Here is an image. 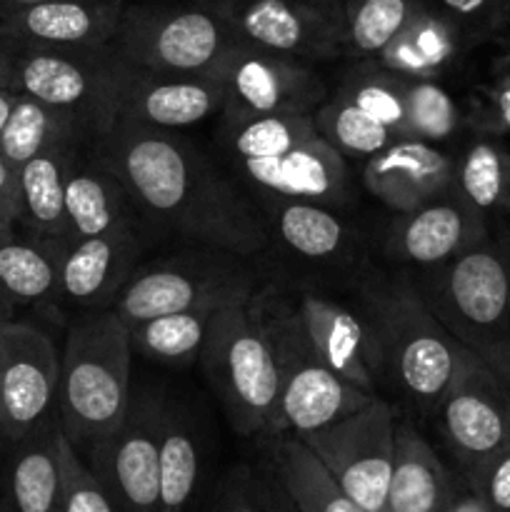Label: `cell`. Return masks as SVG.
Wrapping results in <instances>:
<instances>
[{
    "label": "cell",
    "instance_id": "60d3db41",
    "mask_svg": "<svg viewBox=\"0 0 510 512\" xmlns=\"http://www.w3.org/2000/svg\"><path fill=\"white\" fill-rule=\"evenodd\" d=\"M113 500L80 455L73 440L58 425V512H110Z\"/></svg>",
    "mask_w": 510,
    "mask_h": 512
},
{
    "label": "cell",
    "instance_id": "484cf974",
    "mask_svg": "<svg viewBox=\"0 0 510 512\" xmlns=\"http://www.w3.org/2000/svg\"><path fill=\"white\" fill-rule=\"evenodd\" d=\"M80 140L50 145L18 168V223L28 238L63 258L73 245L68 213H65V170L70 153Z\"/></svg>",
    "mask_w": 510,
    "mask_h": 512
},
{
    "label": "cell",
    "instance_id": "83f0119b",
    "mask_svg": "<svg viewBox=\"0 0 510 512\" xmlns=\"http://www.w3.org/2000/svg\"><path fill=\"white\" fill-rule=\"evenodd\" d=\"M263 220L290 253L315 263L345 258L355 245V230L330 205L265 200Z\"/></svg>",
    "mask_w": 510,
    "mask_h": 512
},
{
    "label": "cell",
    "instance_id": "8d00e7d4",
    "mask_svg": "<svg viewBox=\"0 0 510 512\" xmlns=\"http://www.w3.org/2000/svg\"><path fill=\"white\" fill-rule=\"evenodd\" d=\"M405 80L378 60H360L343 75L333 95L398 133L403 125Z\"/></svg>",
    "mask_w": 510,
    "mask_h": 512
},
{
    "label": "cell",
    "instance_id": "7402d4cb",
    "mask_svg": "<svg viewBox=\"0 0 510 512\" xmlns=\"http://www.w3.org/2000/svg\"><path fill=\"white\" fill-rule=\"evenodd\" d=\"M223 85L215 75H155L125 70L118 120L158 130H180L223 113Z\"/></svg>",
    "mask_w": 510,
    "mask_h": 512
},
{
    "label": "cell",
    "instance_id": "cb8c5ba5",
    "mask_svg": "<svg viewBox=\"0 0 510 512\" xmlns=\"http://www.w3.org/2000/svg\"><path fill=\"white\" fill-rule=\"evenodd\" d=\"M465 480L450 473L410 420L395 425V453L385 512H448Z\"/></svg>",
    "mask_w": 510,
    "mask_h": 512
},
{
    "label": "cell",
    "instance_id": "f1b7e54d",
    "mask_svg": "<svg viewBox=\"0 0 510 512\" xmlns=\"http://www.w3.org/2000/svg\"><path fill=\"white\" fill-rule=\"evenodd\" d=\"M453 195L485 220L510 213V145L483 133L455 160Z\"/></svg>",
    "mask_w": 510,
    "mask_h": 512
},
{
    "label": "cell",
    "instance_id": "1f68e13d",
    "mask_svg": "<svg viewBox=\"0 0 510 512\" xmlns=\"http://www.w3.org/2000/svg\"><path fill=\"white\" fill-rule=\"evenodd\" d=\"M60 255L0 223V293L10 303H40L60 293Z\"/></svg>",
    "mask_w": 510,
    "mask_h": 512
},
{
    "label": "cell",
    "instance_id": "74e56055",
    "mask_svg": "<svg viewBox=\"0 0 510 512\" xmlns=\"http://www.w3.org/2000/svg\"><path fill=\"white\" fill-rule=\"evenodd\" d=\"M403 100V125L398 130V138L440 145L455 138L463 128V108L438 80H405Z\"/></svg>",
    "mask_w": 510,
    "mask_h": 512
},
{
    "label": "cell",
    "instance_id": "f546056e",
    "mask_svg": "<svg viewBox=\"0 0 510 512\" xmlns=\"http://www.w3.org/2000/svg\"><path fill=\"white\" fill-rule=\"evenodd\" d=\"M78 138H98V135L75 115L20 93L8 123L0 130V155L18 170L50 145Z\"/></svg>",
    "mask_w": 510,
    "mask_h": 512
},
{
    "label": "cell",
    "instance_id": "6da1fadb",
    "mask_svg": "<svg viewBox=\"0 0 510 512\" xmlns=\"http://www.w3.org/2000/svg\"><path fill=\"white\" fill-rule=\"evenodd\" d=\"M140 218L198 248L240 258L270 243L263 215L175 130L118 120L103 138Z\"/></svg>",
    "mask_w": 510,
    "mask_h": 512
},
{
    "label": "cell",
    "instance_id": "9a60e30c",
    "mask_svg": "<svg viewBox=\"0 0 510 512\" xmlns=\"http://www.w3.org/2000/svg\"><path fill=\"white\" fill-rule=\"evenodd\" d=\"M60 358L43 330L0 323V435L23 440L43 428L58 403Z\"/></svg>",
    "mask_w": 510,
    "mask_h": 512
},
{
    "label": "cell",
    "instance_id": "d6986e66",
    "mask_svg": "<svg viewBox=\"0 0 510 512\" xmlns=\"http://www.w3.org/2000/svg\"><path fill=\"white\" fill-rule=\"evenodd\" d=\"M65 213L70 238L83 240L128 223H140V213L120 180L103 138H85L73 148L65 170Z\"/></svg>",
    "mask_w": 510,
    "mask_h": 512
},
{
    "label": "cell",
    "instance_id": "db71d44e",
    "mask_svg": "<svg viewBox=\"0 0 510 512\" xmlns=\"http://www.w3.org/2000/svg\"><path fill=\"white\" fill-rule=\"evenodd\" d=\"M508 48H510V45H508Z\"/></svg>",
    "mask_w": 510,
    "mask_h": 512
},
{
    "label": "cell",
    "instance_id": "e575fe53",
    "mask_svg": "<svg viewBox=\"0 0 510 512\" xmlns=\"http://www.w3.org/2000/svg\"><path fill=\"white\" fill-rule=\"evenodd\" d=\"M200 480V453L175 405L163 403L160 420V510H183Z\"/></svg>",
    "mask_w": 510,
    "mask_h": 512
},
{
    "label": "cell",
    "instance_id": "8992f818",
    "mask_svg": "<svg viewBox=\"0 0 510 512\" xmlns=\"http://www.w3.org/2000/svg\"><path fill=\"white\" fill-rule=\"evenodd\" d=\"M253 290L233 295L215 310L198 355L230 428L243 438L270 435L280 398L273 348L250 308Z\"/></svg>",
    "mask_w": 510,
    "mask_h": 512
},
{
    "label": "cell",
    "instance_id": "4fadbf2b",
    "mask_svg": "<svg viewBox=\"0 0 510 512\" xmlns=\"http://www.w3.org/2000/svg\"><path fill=\"white\" fill-rule=\"evenodd\" d=\"M435 410L445 443L460 465V478L473 475L510 443V383L473 350Z\"/></svg>",
    "mask_w": 510,
    "mask_h": 512
},
{
    "label": "cell",
    "instance_id": "44dd1931",
    "mask_svg": "<svg viewBox=\"0 0 510 512\" xmlns=\"http://www.w3.org/2000/svg\"><path fill=\"white\" fill-rule=\"evenodd\" d=\"M128 0H45L0 8V33L38 48H103L113 43Z\"/></svg>",
    "mask_w": 510,
    "mask_h": 512
},
{
    "label": "cell",
    "instance_id": "8fae6325",
    "mask_svg": "<svg viewBox=\"0 0 510 512\" xmlns=\"http://www.w3.org/2000/svg\"><path fill=\"white\" fill-rule=\"evenodd\" d=\"M395 408L375 395L368 405L300 438L325 460L360 512H385L395 453Z\"/></svg>",
    "mask_w": 510,
    "mask_h": 512
},
{
    "label": "cell",
    "instance_id": "2e32d148",
    "mask_svg": "<svg viewBox=\"0 0 510 512\" xmlns=\"http://www.w3.org/2000/svg\"><path fill=\"white\" fill-rule=\"evenodd\" d=\"M280 290L320 358L340 378L375 393L378 375H375L373 343L358 308L340 303L338 298L313 285L288 283L280 285Z\"/></svg>",
    "mask_w": 510,
    "mask_h": 512
},
{
    "label": "cell",
    "instance_id": "f35d334b",
    "mask_svg": "<svg viewBox=\"0 0 510 512\" xmlns=\"http://www.w3.org/2000/svg\"><path fill=\"white\" fill-rule=\"evenodd\" d=\"M313 118L320 138L328 140L345 160H368L370 155L380 153L385 145L398 138V133L390 130L388 125L368 118V115L355 110L345 100L335 98V95L325 98L315 108Z\"/></svg>",
    "mask_w": 510,
    "mask_h": 512
},
{
    "label": "cell",
    "instance_id": "ee69618b",
    "mask_svg": "<svg viewBox=\"0 0 510 512\" xmlns=\"http://www.w3.org/2000/svg\"><path fill=\"white\" fill-rule=\"evenodd\" d=\"M463 480L488 500L493 512L510 510V443Z\"/></svg>",
    "mask_w": 510,
    "mask_h": 512
},
{
    "label": "cell",
    "instance_id": "7dc6e473",
    "mask_svg": "<svg viewBox=\"0 0 510 512\" xmlns=\"http://www.w3.org/2000/svg\"><path fill=\"white\" fill-rule=\"evenodd\" d=\"M20 93H15V90L10 88H0V130H3V125L8 123L10 113H13L15 108V100H18Z\"/></svg>",
    "mask_w": 510,
    "mask_h": 512
},
{
    "label": "cell",
    "instance_id": "ac0fdd59",
    "mask_svg": "<svg viewBox=\"0 0 510 512\" xmlns=\"http://www.w3.org/2000/svg\"><path fill=\"white\" fill-rule=\"evenodd\" d=\"M488 238V220L450 193L408 213H395L385 230L383 250L395 263L428 270Z\"/></svg>",
    "mask_w": 510,
    "mask_h": 512
},
{
    "label": "cell",
    "instance_id": "c3c4849f",
    "mask_svg": "<svg viewBox=\"0 0 510 512\" xmlns=\"http://www.w3.org/2000/svg\"><path fill=\"white\" fill-rule=\"evenodd\" d=\"M45 3V0H0V8H18V5Z\"/></svg>",
    "mask_w": 510,
    "mask_h": 512
},
{
    "label": "cell",
    "instance_id": "f5cc1de1",
    "mask_svg": "<svg viewBox=\"0 0 510 512\" xmlns=\"http://www.w3.org/2000/svg\"><path fill=\"white\" fill-rule=\"evenodd\" d=\"M503 240H505V243H508V248H510V233H508V235H505V238H503Z\"/></svg>",
    "mask_w": 510,
    "mask_h": 512
},
{
    "label": "cell",
    "instance_id": "b9f144b4",
    "mask_svg": "<svg viewBox=\"0 0 510 512\" xmlns=\"http://www.w3.org/2000/svg\"><path fill=\"white\" fill-rule=\"evenodd\" d=\"M473 45L510 28V0H433Z\"/></svg>",
    "mask_w": 510,
    "mask_h": 512
},
{
    "label": "cell",
    "instance_id": "7a4b0ae2",
    "mask_svg": "<svg viewBox=\"0 0 510 512\" xmlns=\"http://www.w3.org/2000/svg\"><path fill=\"white\" fill-rule=\"evenodd\" d=\"M355 308L368 325L378 383H388L415 408H438L470 350L440 323L415 280L368 270Z\"/></svg>",
    "mask_w": 510,
    "mask_h": 512
},
{
    "label": "cell",
    "instance_id": "816d5d0a",
    "mask_svg": "<svg viewBox=\"0 0 510 512\" xmlns=\"http://www.w3.org/2000/svg\"><path fill=\"white\" fill-rule=\"evenodd\" d=\"M195 3H218V0H195Z\"/></svg>",
    "mask_w": 510,
    "mask_h": 512
},
{
    "label": "cell",
    "instance_id": "d590c367",
    "mask_svg": "<svg viewBox=\"0 0 510 512\" xmlns=\"http://www.w3.org/2000/svg\"><path fill=\"white\" fill-rule=\"evenodd\" d=\"M425 0H345V58L375 60Z\"/></svg>",
    "mask_w": 510,
    "mask_h": 512
},
{
    "label": "cell",
    "instance_id": "9c48e42d",
    "mask_svg": "<svg viewBox=\"0 0 510 512\" xmlns=\"http://www.w3.org/2000/svg\"><path fill=\"white\" fill-rule=\"evenodd\" d=\"M238 258L240 255L225 250L200 248L195 255H180L133 270L115 295L113 310L125 325H135L155 315L225 303L233 295L255 288L253 275Z\"/></svg>",
    "mask_w": 510,
    "mask_h": 512
},
{
    "label": "cell",
    "instance_id": "f907efd6",
    "mask_svg": "<svg viewBox=\"0 0 510 512\" xmlns=\"http://www.w3.org/2000/svg\"><path fill=\"white\" fill-rule=\"evenodd\" d=\"M8 315H10V313H8V310H0V323H3V320H5V318H8Z\"/></svg>",
    "mask_w": 510,
    "mask_h": 512
},
{
    "label": "cell",
    "instance_id": "836d02e7",
    "mask_svg": "<svg viewBox=\"0 0 510 512\" xmlns=\"http://www.w3.org/2000/svg\"><path fill=\"white\" fill-rule=\"evenodd\" d=\"M10 473V498L20 512H58V425L20 440Z\"/></svg>",
    "mask_w": 510,
    "mask_h": 512
},
{
    "label": "cell",
    "instance_id": "277c9868",
    "mask_svg": "<svg viewBox=\"0 0 510 512\" xmlns=\"http://www.w3.org/2000/svg\"><path fill=\"white\" fill-rule=\"evenodd\" d=\"M440 323L510 383V248L483 240L413 278Z\"/></svg>",
    "mask_w": 510,
    "mask_h": 512
},
{
    "label": "cell",
    "instance_id": "e0dca14e",
    "mask_svg": "<svg viewBox=\"0 0 510 512\" xmlns=\"http://www.w3.org/2000/svg\"><path fill=\"white\" fill-rule=\"evenodd\" d=\"M235 165L240 178L265 200H305L335 208L353 198L348 163L320 135L275 158L235 160Z\"/></svg>",
    "mask_w": 510,
    "mask_h": 512
},
{
    "label": "cell",
    "instance_id": "7bdbcfd3",
    "mask_svg": "<svg viewBox=\"0 0 510 512\" xmlns=\"http://www.w3.org/2000/svg\"><path fill=\"white\" fill-rule=\"evenodd\" d=\"M475 113L480 133L498 135L510 143V48L490 68V78L483 85Z\"/></svg>",
    "mask_w": 510,
    "mask_h": 512
},
{
    "label": "cell",
    "instance_id": "4dcf8cb0",
    "mask_svg": "<svg viewBox=\"0 0 510 512\" xmlns=\"http://www.w3.org/2000/svg\"><path fill=\"white\" fill-rule=\"evenodd\" d=\"M318 135L313 113L220 115L218 143L230 160L275 158Z\"/></svg>",
    "mask_w": 510,
    "mask_h": 512
},
{
    "label": "cell",
    "instance_id": "52a82bcc",
    "mask_svg": "<svg viewBox=\"0 0 510 512\" xmlns=\"http://www.w3.org/2000/svg\"><path fill=\"white\" fill-rule=\"evenodd\" d=\"M235 35L210 3H125L110 48L128 68L155 75H213Z\"/></svg>",
    "mask_w": 510,
    "mask_h": 512
},
{
    "label": "cell",
    "instance_id": "d4e9b609",
    "mask_svg": "<svg viewBox=\"0 0 510 512\" xmlns=\"http://www.w3.org/2000/svg\"><path fill=\"white\" fill-rule=\"evenodd\" d=\"M473 48L463 30L433 0H425L375 60L400 78L440 80L455 73Z\"/></svg>",
    "mask_w": 510,
    "mask_h": 512
},
{
    "label": "cell",
    "instance_id": "bcb514c9",
    "mask_svg": "<svg viewBox=\"0 0 510 512\" xmlns=\"http://www.w3.org/2000/svg\"><path fill=\"white\" fill-rule=\"evenodd\" d=\"M20 43L13 38L0 33V88L13 90V73H15V60H18Z\"/></svg>",
    "mask_w": 510,
    "mask_h": 512
},
{
    "label": "cell",
    "instance_id": "ab89813d",
    "mask_svg": "<svg viewBox=\"0 0 510 512\" xmlns=\"http://www.w3.org/2000/svg\"><path fill=\"white\" fill-rule=\"evenodd\" d=\"M213 508L220 512L295 510L268 460L263 468H250L245 463L235 465L220 483Z\"/></svg>",
    "mask_w": 510,
    "mask_h": 512
},
{
    "label": "cell",
    "instance_id": "ffe728a7",
    "mask_svg": "<svg viewBox=\"0 0 510 512\" xmlns=\"http://www.w3.org/2000/svg\"><path fill=\"white\" fill-rule=\"evenodd\" d=\"M455 158L435 143L395 138L365 160L363 185L393 213H408L453 193Z\"/></svg>",
    "mask_w": 510,
    "mask_h": 512
},
{
    "label": "cell",
    "instance_id": "603a6c76",
    "mask_svg": "<svg viewBox=\"0 0 510 512\" xmlns=\"http://www.w3.org/2000/svg\"><path fill=\"white\" fill-rule=\"evenodd\" d=\"M140 253V223L75 240L60 260V293L83 308H105L133 275Z\"/></svg>",
    "mask_w": 510,
    "mask_h": 512
},
{
    "label": "cell",
    "instance_id": "7c38bea8",
    "mask_svg": "<svg viewBox=\"0 0 510 512\" xmlns=\"http://www.w3.org/2000/svg\"><path fill=\"white\" fill-rule=\"evenodd\" d=\"M223 85V113L228 118L268 113H315L328 98L323 78L308 60L273 53L233 40L215 68Z\"/></svg>",
    "mask_w": 510,
    "mask_h": 512
},
{
    "label": "cell",
    "instance_id": "4316f807",
    "mask_svg": "<svg viewBox=\"0 0 510 512\" xmlns=\"http://www.w3.org/2000/svg\"><path fill=\"white\" fill-rule=\"evenodd\" d=\"M268 438V463L278 475L285 495L300 512H360L340 488L325 460L295 433H273Z\"/></svg>",
    "mask_w": 510,
    "mask_h": 512
},
{
    "label": "cell",
    "instance_id": "f6af8a7d",
    "mask_svg": "<svg viewBox=\"0 0 510 512\" xmlns=\"http://www.w3.org/2000/svg\"><path fill=\"white\" fill-rule=\"evenodd\" d=\"M0 223H18V170L0 155Z\"/></svg>",
    "mask_w": 510,
    "mask_h": 512
},
{
    "label": "cell",
    "instance_id": "d6a6232c",
    "mask_svg": "<svg viewBox=\"0 0 510 512\" xmlns=\"http://www.w3.org/2000/svg\"><path fill=\"white\" fill-rule=\"evenodd\" d=\"M220 305H203V308L180 310V313L155 315V318L128 325L133 353L138 350L145 358L168 365L190 363L200 355L210 318Z\"/></svg>",
    "mask_w": 510,
    "mask_h": 512
},
{
    "label": "cell",
    "instance_id": "3957f363",
    "mask_svg": "<svg viewBox=\"0 0 510 512\" xmlns=\"http://www.w3.org/2000/svg\"><path fill=\"white\" fill-rule=\"evenodd\" d=\"M130 330L115 310L75 320L60 358V428L75 448L88 450L95 440L118 428L130 410Z\"/></svg>",
    "mask_w": 510,
    "mask_h": 512
},
{
    "label": "cell",
    "instance_id": "30bf717a",
    "mask_svg": "<svg viewBox=\"0 0 510 512\" xmlns=\"http://www.w3.org/2000/svg\"><path fill=\"white\" fill-rule=\"evenodd\" d=\"M235 40L298 60L345 58V0H218Z\"/></svg>",
    "mask_w": 510,
    "mask_h": 512
},
{
    "label": "cell",
    "instance_id": "5b68a950",
    "mask_svg": "<svg viewBox=\"0 0 510 512\" xmlns=\"http://www.w3.org/2000/svg\"><path fill=\"white\" fill-rule=\"evenodd\" d=\"M250 308L273 348L280 375V398L273 433H313L348 418L368 405L375 393L340 378L313 348L303 325L285 300L280 283L255 288Z\"/></svg>",
    "mask_w": 510,
    "mask_h": 512
},
{
    "label": "cell",
    "instance_id": "681fc988",
    "mask_svg": "<svg viewBox=\"0 0 510 512\" xmlns=\"http://www.w3.org/2000/svg\"><path fill=\"white\" fill-rule=\"evenodd\" d=\"M10 308H13V303H10V300L5 298L3 293H0V310H8V313H10Z\"/></svg>",
    "mask_w": 510,
    "mask_h": 512
},
{
    "label": "cell",
    "instance_id": "5bb4252c",
    "mask_svg": "<svg viewBox=\"0 0 510 512\" xmlns=\"http://www.w3.org/2000/svg\"><path fill=\"white\" fill-rule=\"evenodd\" d=\"M163 398L130 400L123 423L85 450L115 510H160V420Z\"/></svg>",
    "mask_w": 510,
    "mask_h": 512
},
{
    "label": "cell",
    "instance_id": "ba28073f",
    "mask_svg": "<svg viewBox=\"0 0 510 512\" xmlns=\"http://www.w3.org/2000/svg\"><path fill=\"white\" fill-rule=\"evenodd\" d=\"M128 65L103 48L20 45L13 90L83 120L98 138L118 123V98Z\"/></svg>",
    "mask_w": 510,
    "mask_h": 512
}]
</instances>
